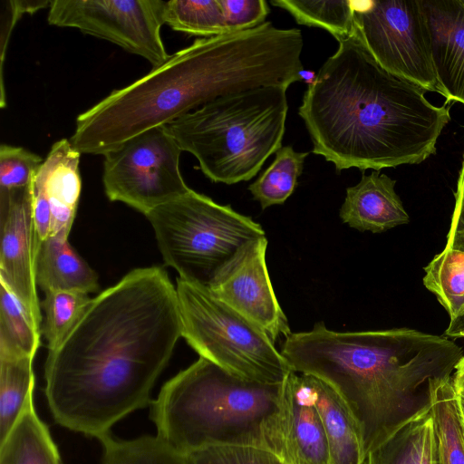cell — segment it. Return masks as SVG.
Returning <instances> with one entry per match:
<instances>
[{
  "mask_svg": "<svg viewBox=\"0 0 464 464\" xmlns=\"http://www.w3.org/2000/svg\"><path fill=\"white\" fill-rule=\"evenodd\" d=\"M182 323L160 266L136 268L86 306L44 364L45 397L61 426L97 438L136 410L169 362Z\"/></svg>",
  "mask_w": 464,
  "mask_h": 464,
  "instance_id": "obj_1",
  "label": "cell"
},
{
  "mask_svg": "<svg viewBox=\"0 0 464 464\" xmlns=\"http://www.w3.org/2000/svg\"><path fill=\"white\" fill-rule=\"evenodd\" d=\"M301 67L294 33L268 21L198 38L78 115L70 140L81 154L103 156L220 97L264 86L288 88Z\"/></svg>",
  "mask_w": 464,
  "mask_h": 464,
  "instance_id": "obj_2",
  "label": "cell"
},
{
  "mask_svg": "<svg viewBox=\"0 0 464 464\" xmlns=\"http://www.w3.org/2000/svg\"><path fill=\"white\" fill-rule=\"evenodd\" d=\"M338 43L298 110L312 152L338 172L419 164L433 155L450 110L430 103L424 88L382 67L356 28Z\"/></svg>",
  "mask_w": 464,
  "mask_h": 464,
  "instance_id": "obj_3",
  "label": "cell"
},
{
  "mask_svg": "<svg viewBox=\"0 0 464 464\" xmlns=\"http://www.w3.org/2000/svg\"><path fill=\"white\" fill-rule=\"evenodd\" d=\"M293 371L328 383L353 414L363 451L428 414L431 392L451 377L463 350L447 336L410 328L336 332L324 322L285 338Z\"/></svg>",
  "mask_w": 464,
  "mask_h": 464,
  "instance_id": "obj_4",
  "label": "cell"
},
{
  "mask_svg": "<svg viewBox=\"0 0 464 464\" xmlns=\"http://www.w3.org/2000/svg\"><path fill=\"white\" fill-rule=\"evenodd\" d=\"M281 385L243 379L199 357L151 401L157 436L185 455L224 445L274 453Z\"/></svg>",
  "mask_w": 464,
  "mask_h": 464,
  "instance_id": "obj_5",
  "label": "cell"
},
{
  "mask_svg": "<svg viewBox=\"0 0 464 464\" xmlns=\"http://www.w3.org/2000/svg\"><path fill=\"white\" fill-rule=\"evenodd\" d=\"M287 87L264 86L216 99L168 125L212 182L254 178L282 146Z\"/></svg>",
  "mask_w": 464,
  "mask_h": 464,
  "instance_id": "obj_6",
  "label": "cell"
},
{
  "mask_svg": "<svg viewBox=\"0 0 464 464\" xmlns=\"http://www.w3.org/2000/svg\"><path fill=\"white\" fill-rule=\"evenodd\" d=\"M146 218L165 264L179 278L206 287L244 245L266 236L251 218L191 188Z\"/></svg>",
  "mask_w": 464,
  "mask_h": 464,
  "instance_id": "obj_7",
  "label": "cell"
},
{
  "mask_svg": "<svg viewBox=\"0 0 464 464\" xmlns=\"http://www.w3.org/2000/svg\"><path fill=\"white\" fill-rule=\"evenodd\" d=\"M182 337L198 353L243 379L281 384L293 372L275 342L217 298L208 287L178 277Z\"/></svg>",
  "mask_w": 464,
  "mask_h": 464,
  "instance_id": "obj_8",
  "label": "cell"
},
{
  "mask_svg": "<svg viewBox=\"0 0 464 464\" xmlns=\"http://www.w3.org/2000/svg\"><path fill=\"white\" fill-rule=\"evenodd\" d=\"M182 150L168 128L150 129L104 154L102 182L111 201L145 216L187 193L179 169Z\"/></svg>",
  "mask_w": 464,
  "mask_h": 464,
  "instance_id": "obj_9",
  "label": "cell"
},
{
  "mask_svg": "<svg viewBox=\"0 0 464 464\" xmlns=\"http://www.w3.org/2000/svg\"><path fill=\"white\" fill-rule=\"evenodd\" d=\"M353 18L362 41L382 67L439 92L421 0L355 2Z\"/></svg>",
  "mask_w": 464,
  "mask_h": 464,
  "instance_id": "obj_10",
  "label": "cell"
},
{
  "mask_svg": "<svg viewBox=\"0 0 464 464\" xmlns=\"http://www.w3.org/2000/svg\"><path fill=\"white\" fill-rule=\"evenodd\" d=\"M163 0H53L49 24L71 27L111 42L146 59L152 67L170 54L160 35L164 24Z\"/></svg>",
  "mask_w": 464,
  "mask_h": 464,
  "instance_id": "obj_11",
  "label": "cell"
},
{
  "mask_svg": "<svg viewBox=\"0 0 464 464\" xmlns=\"http://www.w3.org/2000/svg\"><path fill=\"white\" fill-rule=\"evenodd\" d=\"M266 247V236L247 242L222 266L208 288L276 342L292 332L269 277Z\"/></svg>",
  "mask_w": 464,
  "mask_h": 464,
  "instance_id": "obj_12",
  "label": "cell"
},
{
  "mask_svg": "<svg viewBox=\"0 0 464 464\" xmlns=\"http://www.w3.org/2000/svg\"><path fill=\"white\" fill-rule=\"evenodd\" d=\"M0 280L41 325V302L35 279L39 239L34 218L32 183L0 198Z\"/></svg>",
  "mask_w": 464,
  "mask_h": 464,
  "instance_id": "obj_13",
  "label": "cell"
},
{
  "mask_svg": "<svg viewBox=\"0 0 464 464\" xmlns=\"http://www.w3.org/2000/svg\"><path fill=\"white\" fill-rule=\"evenodd\" d=\"M81 153L71 140L54 142L32 180L33 211L39 240L68 237L81 196Z\"/></svg>",
  "mask_w": 464,
  "mask_h": 464,
  "instance_id": "obj_14",
  "label": "cell"
},
{
  "mask_svg": "<svg viewBox=\"0 0 464 464\" xmlns=\"http://www.w3.org/2000/svg\"><path fill=\"white\" fill-rule=\"evenodd\" d=\"M276 454L286 464H331L324 428L305 375L295 371L281 385Z\"/></svg>",
  "mask_w": 464,
  "mask_h": 464,
  "instance_id": "obj_15",
  "label": "cell"
},
{
  "mask_svg": "<svg viewBox=\"0 0 464 464\" xmlns=\"http://www.w3.org/2000/svg\"><path fill=\"white\" fill-rule=\"evenodd\" d=\"M439 93L464 104V0H421Z\"/></svg>",
  "mask_w": 464,
  "mask_h": 464,
  "instance_id": "obj_16",
  "label": "cell"
},
{
  "mask_svg": "<svg viewBox=\"0 0 464 464\" xmlns=\"http://www.w3.org/2000/svg\"><path fill=\"white\" fill-rule=\"evenodd\" d=\"M396 180L380 170L362 175L355 186L346 188L339 216L343 223L360 231L381 233L407 224L410 217L395 191Z\"/></svg>",
  "mask_w": 464,
  "mask_h": 464,
  "instance_id": "obj_17",
  "label": "cell"
},
{
  "mask_svg": "<svg viewBox=\"0 0 464 464\" xmlns=\"http://www.w3.org/2000/svg\"><path fill=\"white\" fill-rule=\"evenodd\" d=\"M304 375L324 428L331 464H362L365 453L361 434L347 405L328 383Z\"/></svg>",
  "mask_w": 464,
  "mask_h": 464,
  "instance_id": "obj_18",
  "label": "cell"
},
{
  "mask_svg": "<svg viewBox=\"0 0 464 464\" xmlns=\"http://www.w3.org/2000/svg\"><path fill=\"white\" fill-rule=\"evenodd\" d=\"M37 286L44 293L54 290L94 293L98 276L64 237L39 241L35 256Z\"/></svg>",
  "mask_w": 464,
  "mask_h": 464,
  "instance_id": "obj_19",
  "label": "cell"
},
{
  "mask_svg": "<svg viewBox=\"0 0 464 464\" xmlns=\"http://www.w3.org/2000/svg\"><path fill=\"white\" fill-rule=\"evenodd\" d=\"M0 464H62L48 427L30 401L0 441Z\"/></svg>",
  "mask_w": 464,
  "mask_h": 464,
  "instance_id": "obj_20",
  "label": "cell"
},
{
  "mask_svg": "<svg viewBox=\"0 0 464 464\" xmlns=\"http://www.w3.org/2000/svg\"><path fill=\"white\" fill-rule=\"evenodd\" d=\"M42 326L8 285L0 280V358L34 359Z\"/></svg>",
  "mask_w": 464,
  "mask_h": 464,
  "instance_id": "obj_21",
  "label": "cell"
},
{
  "mask_svg": "<svg viewBox=\"0 0 464 464\" xmlns=\"http://www.w3.org/2000/svg\"><path fill=\"white\" fill-rule=\"evenodd\" d=\"M430 412L434 430L436 464H464V437L452 376L434 386Z\"/></svg>",
  "mask_w": 464,
  "mask_h": 464,
  "instance_id": "obj_22",
  "label": "cell"
},
{
  "mask_svg": "<svg viewBox=\"0 0 464 464\" xmlns=\"http://www.w3.org/2000/svg\"><path fill=\"white\" fill-rule=\"evenodd\" d=\"M32 358H0V441L33 400L35 377Z\"/></svg>",
  "mask_w": 464,
  "mask_h": 464,
  "instance_id": "obj_23",
  "label": "cell"
},
{
  "mask_svg": "<svg viewBox=\"0 0 464 464\" xmlns=\"http://www.w3.org/2000/svg\"><path fill=\"white\" fill-rule=\"evenodd\" d=\"M309 152L295 151L292 146L281 147L263 174L248 186V190L263 209L283 204L294 192L304 162Z\"/></svg>",
  "mask_w": 464,
  "mask_h": 464,
  "instance_id": "obj_24",
  "label": "cell"
},
{
  "mask_svg": "<svg viewBox=\"0 0 464 464\" xmlns=\"http://www.w3.org/2000/svg\"><path fill=\"white\" fill-rule=\"evenodd\" d=\"M423 284L450 315L464 309V253L444 248L424 267Z\"/></svg>",
  "mask_w": 464,
  "mask_h": 464,
  "instance_id": "obj_25",
  "label": "cell"
},
{
  "mask_svg": "<svg viewBox=\"0 0 464 464\" xmlns=\"http://www.w3.org/2000/svg\"><path fill=\"white\" fill-rule=\"evenodd\" d=\"M271 4L287 11L297 24L323 28L337 41L349 37L355 29L353 1L271 0Z\"/></svg>",
  "mask_w": 464,
  "mask_h": 464,
  "instance_id": "obj_26",
  "label": "cell"
},
{
  "mask_svg": "<svg viewBox=\"0 0 464 464\" xmlns=\"http://www.w3.org/2000/svg\"><path fill=\"white\" fill-rule=\"evenodd\" d=\"M100 441L103 447L102 464H188L185 454L158 436L118 440L109 434Z\"/></svg>",
  "mask_w": 464,
  "mask_h": 464,
  "instance_id": "obj_27",
  "label": "cell"
},
{
  "mask_svg": "<svg viewBox=\"0 0 464 464\" xmlns=\"http://www.w3.org/2000/svg\"><path fill=\"white\" fill-rule=\"evenodd\" d=\"M164 24L191 35L212 37L226 34L218 0H169L163 12Z\"/></svg>",
  "mask_w": 464,
  "mask_h": 464,
  "instance_id": "obj_28",
  "label": "cell"
},
{
  "mask_svg": "<svg viewBox=\"0 0 464 464\" xmlns=\"http://www.w3.org/2000/svg\"><path fill=\"white\" fill-rule=\"evenodd\" d=\"M44 294L41 302L44 311L42 334L50 351L56 348L72 328L92 298L80 291L54 290Z\"/></svg>",
  "mask_w": 464,
  "mask_h": 464,
  "instance_id": "obj_29",
  "label": "cell"
},
{
  "mask_svg": "<svg viewBox=\"0 0 464 464\" xmlns=\"http://www.w3.org/2000/svg\"><path fill=\"white\" fill-rule=\"evenodd\" d=\"M44 160L17 146H0V198L31 185Z\"/></svg>",
  "mask_w": 464,
  "mask_h": 464,
  "instance_id": "obj_30",
  "label": "cell"
},
{
  "mask_svg": "<svg viewBox=\"0 0 464 464\" xmlns=\"http://www.w3.org/2000/svg\"><path fill=\"white\" fill-rule=\"evenodd\" d=\"M186 456L188 464H286L272 451L253 446H212Z\"/></svg>",
  "mask_w": 464,
  "mask_h": 464,
  "instance_id": "obj_31",
  "label": "cell"
},
{
  "mask_svg": "<svg viewBox=\"0 0 464 464\" xmlns=\"http://www.w3.org/2000/svg\"><path fill=\"white\" fill-rule=\"evenodd\" d=\"M422 417L404 425L367 452L362 464H411L412 445Z\"/></svg>",
  "mask_w": 464,
  "mask_h": 464,
  "instance_id": "obj_32",
  "label": "cell"
},
{
  "mask_svg": "<svg viewBox=\"0 0 464 464\" xmlns=\"http://www.w3.org/2000/svg\"><path fill=\"white\" fill-rule=\"evenodd\" d=\"M227 33L255 28L265 23L269 7L265 0H218Z\"/></svg>",
  "mask_w": 464,
  "mask_h": 464,
  "instance_id": "obj_33",
  "label": "cell"
},
{
  "mask_svg": "<svg viewBox=\"0 0 464 464\" xmlns=\"http://www.w3.org/2000/svg\"><path fill=\"white\" fill-rule=\"evenodd\" d=\"M411 464H436V446L430 412L422 417L418 425Z\"/></svg>",
  "mask_w": 464,
  "mask_h": 464,
  "instance_id": "obj_34",
  "label": "cell"
},
{
  "mask_svg": "<svg viewBox=\"0 0 464 464\" xmlns=\"http://www.w3.org/2000/svg\"><path fill=\"white\" fill-rule=\"evenodd\" d=\"M455 205L445 248L464 253V158L454 193Z\"/></svg>",
  "mask_w": 464,
  "mask_h": 464,
  "instance_id": "obj_35",
  "label": "cell"
},
{
  "mask_svg": "<svg viewBox=\"0 0 464 464\" xmlns=\"http://www.w3.org/2000/svg\"><path fill=\"white\" fill-rule=\"evenodd\" d=\"M445 336L452 338H464V309L450 324L444 333Z\"/></svg>",
  "mask_w": 464,
  "mask_h": 464,
  "instance_id": "obj_36",
  "label": "cell"
},
{
  "mask_svg": "<svg viewBox=\"0 0 464 464\" xmlns=\"http://www.w3.org/2000/svg\"><path fill=\"white\" fill-rule=\"evenodd\" d=\"M452 383L456 393L464 396V355L455 366Z\"/></svg>",
  "mask_w": 464,
  "mask_h": 464,
  "instance_id": "obj_37",
  "label": "cell"
},
{
  "mask_svg": "<svg viewBox=\"0 0 464 464\" xmlns=\"http://www.w3.org/2000/svg\"><path fill=\"white\" fill-rule=\"evenodd\" d=\"M300 81L304 82L308 86L312 85L316 80L317 73L312 70L303 69L298 72Z\"/></svg>",
  "mask_w": 464,
  "mask_h": 464,
  "instance_id": "obj_38",
  "label": "cell"
},
{
  "mask_svg": "<svg viewBox=\"0 0 464 464\" xmlns=\"http://www.w3.org/2000/svg\"><path fill=\"white\" fill-rule=\"evenodd\" d=\"M458 398V404H459V415L461 420V425H462V432L464 437V396L457 394Z\"/></svg>",
  "mask_w": 464,
  "mask_h": 464,
  "instance_id": "obj_39",
  "label": "cell"
}]
</instances>
